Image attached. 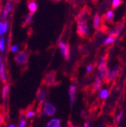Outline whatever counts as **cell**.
I'll list each match as a JSON object with an SVG mask.
<instances>
[{"mask_svg": "<svg viewBox=\"0 0 126 127\" xmlns=\"http://www.w3.org/2000/svg\"><path fill=\"white\" fill-rule=\"evenodd\" d=\"M114 42H115V38H114V37L109 36V37H107V38L104 40L103 44H104V45H109V44L113 43Z\"/></svg>", "mask_w": 126, "mask_h": 127, "instance_id": "cell-22", "label": "cell"}, {"mask_svg": "<svg viewBox=\"0 0 126 127\" xmlns=\"http://www.w3.org/2000/svg\"><path fill=\"white\" fill-rule=\"evenodd\" d=\"M71 1H76V0H71Z\"/></svg>", "mask_w": 126, "mask_h": 127, "instance_id": "cell-36", "label": "cell"}, {"mask_svg": "<svg viewBox=\"0 0 126 127\" xmlns=\"http://www.w3.org/2000/svg\"><path fill=\"white\" fill-rule=\"evenodd\" d=\"M14 60L18 65H24L29 61V55L26 52L22 51L17 54L14 57Z\"/></svg>", "mask_w": 126, "mask_h": 127, "instance_id": "cell-4", "label": "cell"}, {"mask_svg": "<svg viewBox=\"0 0 126 127\" xmlns=\"http://www.w3.org/2000/svg\"><path fill=\"white\" fill-rule=\"evenodd\" d=\"M105 18L108 22H111L114 18V11L113 10H109L105 14Z\"/></svg>", "mask_w": 126, "mask_h": 127, "instance_id": "cell-17", "label": "cell"}, {"mask_svg": "<svg viewBox=\"0 0 126 127\" xmlns=\"http://www.w3.org/2000/svg\"><path fill=\"white\" fill-rule=\"evenodd\" d=\"M101 26V16L98 13L95 14L93 19V27L94 30H98Z\"/></svg>", "mask_w": 126, "mask_h": 127, "instance_id": "cell-12", "label": "cell"}, {"mask_svg": "<svg viewBox=\"0 0 126 127\" xmlns=\"http://www.w3.org/2000/svg\"><path fill=\"white\" fill-rule=\"evenodd\" d=\"M122 114H123V111L121 110V111H120V113L118 114V116H117V117H116V123H119V122L121 120V119H122Z\"/></svg>", "mask_w": 126, "mask_h": 127, "instance_id": "cell-28", "label": "cell"}, {"mask_svg": "<svg viewBox=\"0 0 126 127\" xmlns=\"http://www.w3.org/2000/svg\"><path fill=\"white\" fill-rule=\"evenodd\" d=\"M101 86H102L101 79L98 76L95 79V81H94V89L95 90L96 92L97 91H100L101 89Z\"/></svg>", "mask_w": 126, "mask_h": 127, "instance_id": "cell-16", "label": "cell"}, {"mask_svg": "<svg viewBox=\"0 0 126 127\" xmlns=\"http://www.w3.org/2000/svg\"><path fill=\"white\" fill-rule=\"evenodd\" d=\"M8 27V21H5L3 23V33H7Z\"/></svg>", "mask_w": 126, "mask_h": 127, "instance_id": "cell-27", "label": "cell"}, {"mask_svg": "<svg viewBox=\"0 0 126 127\" xmlns=\"http://www.w3.org/2000/svg\"><path fill=\"white\" fill-rule=\"evenodd\" d=\"M61 126V121L58 118H53L51 119L48 123H47V127H60Z\"/></svg>", "mask_w": 126, "mask_h": 127, "instance_id": "cell-10", "label": "cell"}, {"mask_svg": "<svg viewBox=\"0 0 126 127\" xmlns=\"http://www.w3.org/2000/svg\"><path fill=\"white\" fill-rule=\"evenodd\" d=\"M109 95V91L106 89H102L100 92V98L101 99H106Z\"/></svg>", "mask_w": 126, "mask_h": 127, "instance_id": "cell-18", "label": "cell"}, {"mask_svg": "<svg viewBox=\"0 0 126 127\" xmlns=\"http://www.w3.org/2000/svg\"><path fill=\"white\" fill-rule=\"evenodd\" d=\"M90 18V12L88 11H81L78 15L77 16L76 18V20H77V22L79 23V22H85V21H87L88 19Z\"/></svg>", "mask_w": 126, "mask_h": 127, "instance_id": "cell-7", "label": "cell"}, {"mask_svg": "<svg viewBox=\"0 0 126 127\" xmlns=\"http://www.w3.org/2000/svg\"><path fill=\"white\" fill-rule=\"evenodd\" d=\"M47 78H48V79H46L47 80V83H51V81L54 80V73H51L49 75H47Z\"/></svg>", "mask_w": 126, "mask_h": 127, "instance_id": "cell-24", "label": "cell"}, {"mask_svg": "<svg viewBox=\"0 0 126 127\" xmlns=\"http://www.w3.org/2000/svg\"><path fill=\"white\" fill-rule=\"evenodd\" d=\"M52 1H54V2H60V1H61V0H52Z\"/></svg>", "mask_w": 126, "mask_h": 127, "instance_id": "cell-35", "label": "cell"}, {"mask_svg": "<svg viewBox=\"0 0 126 127\" xmlns=\"http://www.w3.org/2000/svg\"><path fill=\"white\" fill-rule=\"evenodd\" d=\"M9 91H10L9 86H8V85H5V86L3 87V90H2V97H3V99H4V100L6 99L7 95H8V94L9 93Z\"/></svg>", "mask_w": 126, "mask_h": 127, "instance_id": "cell-20", "label": "cell"}, {"mask_svg": "<svg viewBox=\"0 0 126 127\" xmlns=\"http://www.w3.org/2000/svg\"><path fill=\"white\" fill-rule=\"evenodd\" d=\"M37 7H38V5L35 1H32L28 4V9L30 11V13L34 14L37 10Z\"/></svg>", "mask_w": 126, "mask_h": 127, "instance_id": "cell-15", "label": "cell"}, {"mask_svg": "<svg viewBox=\"0 0 126 127\" xmlns=\"http://www.w3.org/2000/svg\"><path fill=\"white\" fill-rule=\"evenodd\" d=\"M12 8H13V4H12L11 0H8L7 2H6V4H5V5L4 10H3V13H2V18H3L4 20L6 19L8 14L11 11Z\"/></svg>", "mask_w": 126, "mask_h": 127, "instance_id": "cell-8", "label": "cell"}, {"mask_svg": "<svg viewBox=\"0 0 126 127\" xmlns=\"http://www.w3.org/2000/svg\"><path fill=\"white\" fill-rule=\"evenodd\" d=\"M77 33L81 37H85L88 35V25L87 21L78 23Z\"/></svg>", "mask_w": 126, "mask_h": 127, "instance_id": "cell-3", "label": "cell"}, {"mask_svg": "<svg viewBox=\"0 0 126 127\" xmlns=\"http://www.w3.org/2000/svg\"><path fill=\"white\" fill-rule=\"evenodd\" d=\"M76 85L70 86V87L69 89V95H70V100L71 106L73 104L75 99H76Z\"/></svg>", "mask_w": 126, "mask_h": 127, "instance_id": "cell-9", "label": "cell"}, {"mask_svg": "<svg viewBox=\"0 0 126 127\" xmlns=\"http://www.w3.org/2000/svg\"><path fill=\"white\" fill-rule=\"evenodd\" d=\"M69 127H78V126H75V125H70Z\"/></svg>", "mask_w": 126, "mask_h": 127, "instance_id": "cell-33", "label": "cell"}, {"mask_svg": "<svg viewBox=\"0 0 126 127\" xmlns=\"http://www.w3.org/2000/svg\"><path fill=\"white\" fill-rule=\"evenodd\" d=\"M26 122L24 119H22L21 121H20V123H19V127H25L26 126Z\"/></svg>", "mask_w": 126, "mask_h": 127, "instance_id": "cell-29", "label": "cell"}, {"mask_svg": "<svg viewBox=\"0 0 126 127\" xmlns=\"http://www.w3.org/2000/svg\"><path fill=\"white\" fill-rule=\"evenodd\" d=\"M98 69L100 70L98 77L101 79H103L106 77V73H107V65H106V57L103 56L101 57L99 64H98Z\"/></svg>", "mask_w": 126, "mask_h": 127, "instance_id": "cell-1", "label": "cell"}, {"mask_svg": "<svg viewBox=\"0 0 126 127\" xmlns=\"http://www.w3.org/2000/svg\"><path fill=\"white\" fill-rule=\"evenodd\" d=\"M58 46H59L60 52H61L62 55L64 56V58L66 60H69V58L70 57V49L69 45L63 42H60L58 44Z\"/></svg>", "mask_w": 126, "mask_h": 127, "instance_id": "cell-6", "label": "cell"}, {"mask_svg": "<svg viewBox=\"0 0 126 127\" xmlns=\"http://www.w3.org/2000/svg\"><path fill=\"white\" fill-rule=\"evenodd\" d=\"M122 27H120L119 25L115 27L113 30H111L109 32V36H111V37H117L120 33V31L122 30Z\"/></svg>", "mask_w": 126, "mask_h": 127, "instance_id": "cell-14", "label": "cell"}, {"mask_svg": "<svg viewBox=\"0 0 126 127\" xmlns=\"http://www.w3.org/2000/svg\"><path fill=\"white\" fill-rule=\"evenodd\" d=\"M0 77H1L2 81L5 83L6 82V74H5V65L2 62V60L1 58L0 61Z\"/></svg>", "mask_w": 126, "mask_h": 127, "instance_id": "cell-13", "label": "cell"}, {"mask_svg": "<svg viewBox=\"0 0 126 127\" xmlns=\"http://www.w3.org/2000/svg\"><path fill=\"white\" fill-rule=\"evenodd\" d=\"M45 96H46L45 91L42 89H39V90L37 92V95H36V99L39 104H42L44 101Z\"/></svg>", "mask_w": 126, "mask_h": 127, "instance_id": "cell-11", "label": "cell"}, {"mask_svg": "<svg viewBox=\"0 0 126 127\" xmlns=\"http://www.w3.org/2000/svg\"><path fill=\"white\" fill-rule=\"evenodd\" d=\"M86 69H87V71H88V73H90V72H91V70H92V66H91V65H88L87 67H86Z\"/></svg>", "mask_w": 126, "mask_h": 127, "instance_id": "cell-31", "label": "cell"}, {"mask_svg": "<svg viewBox=\"0 0 126 127\" xmlns=\"http://www.w3.org/2000/svg\"><path fill=\"white\" fill-rule=\"evenodd\" d=\"M5 50V39L4 36H1L0 39V51L3 52Z\"/></svg>", "mask_w": 126, "mask_h": 127, "instance_id": "cell-19", "label": "cell"}, {"mask_svg": "<svg viewBox=\"0 0 126 127\" xmlns=\"http://www.w3.org/2000/svg\"><path fill=\"white\" fill-rule=\"evenodd\" d=\"M42 111L45 115L48 117H51L56 113V107L49 101H45L42 107Z\"/></svg>", "mask_w": 126, "mask_h": 127, "instance_id": "cell-2", "label": "cell"}, {"mask_svg": "<svg viewBox=\"0 0 126 127\" xmlns=\"http://www.w3.org/2000/svg\"><path fill=\"white\" fill-rule=\"evenodd\" d=\"M34 116H35V112H34V110H28L27 112H26V117L27 118H32Z\"/></svg>", "mask_w": 126, "mask_h": 127, "instance_id": "cell-25", "label": "cell"}, {"mask_svg": "<svg viewBox=\"0 0 126 127\" xmlns=\"http://www.w3.org/2000/svg\"><path fill=\"white\" fill-rule=\"evenodd\" d=\"M84 127H90V121H87V122L85 123Z\"/></svg>", "mask_w": 126, "mask_h": 127, "instance_id": "cell-32", "label": "cell"}, {"mask_svg": "<svg viewBox=\"0 0 126 127\" xmlns=\"http://www.w3.org/2000/svg\"><path fill=\"white\" fill-rule=\"evenodd\" d=\"M122 3V0H112V7L113 8H118Z\"/></svg>", "mask_w": 126, "mask_h": 127, "instance_id": "cell-23", "label": "cell"}, {"mask_svg": "<svg viewBox=\"0 0 126 127\" xmlns=\"http://www.w3.org/2000/svg\"><path fill=\"white\" fill-rule=\"evenodd\" d=\"M9 127H16V126H15L14 124H11V125L9 126Z\"/></svg>", "mask_w": 126, "mask_h": 127, "instance_id": "cell-34", "label": "cell"}, {"mask_svg": "<svg viewBox=\"0 0 126 127\" xmlns=\"http://www.w3.org/2000/svg\"><path fill=\"white\" fill-rule=\"evenodd\" d=\"M120 71V67L119 66H116L114 67L110 68L107 70L106 75V80L107 82H110L111 80H113V79L119 75Z\"/></svg>", "mask_w": 126, "mask_h": 127, "instance_id": "cell-5", "label": "cell"}, {"mask_svg": "<svg viewBox=\"0 0 126 127\" xmlns=\"http://www.w3.org/2000/svg\"><path fill=\"white\" fill-rule=\"evenodd\" d=\"M33 16V13H29V14H27V16L26 17V19H25V21H24V24H25V25L29 24L30 23V21H32Z\"/></svg>", "mask_w": 126, "mask_h": 127, "instance_id": "cell-21", "label": "cell"}, {"mask_svg": "<svg viewBox=\"0 0 126 127\" xmlns=\"http://www.w3.org/2000/svg\"><path fill=\"white\" fill-rule=\"evenodd\" d=\"M18 49H19V47L18 45H14L12 46H11V52L13 53H16L18 52Z\"/></svg>", "mask_w": 126, "mask_h": 127, "instance_id": "cell-26", "label": "cell"}, {"mask_svg": "<svg viewBox=\"0 0 126 127\" xmlns=\"http://www.w3.org/2000/svg\"><path fill=\"white\" fill-rule=\"evenodd\" d=\"M3 35V22H0V36H2Z\"/></svg>", "mask_w": 126, "mask_h": 127, "instance_id": "cell-30", "label": "cell"}]
</instances>
